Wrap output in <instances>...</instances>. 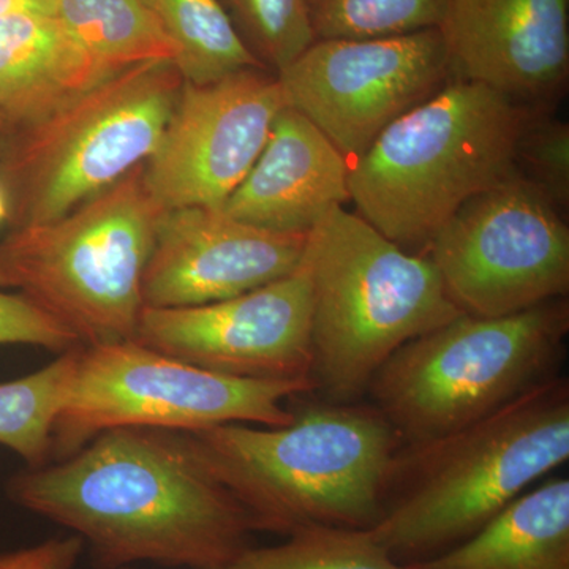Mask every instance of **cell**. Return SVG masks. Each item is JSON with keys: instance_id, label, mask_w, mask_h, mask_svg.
Wrapping results in <instances>:
<instances>
[{"instance_id": "ac0fdd59", "label": "cell", "mask_w": 569, "mask_h": 569, "mask_svg": "<svg viewBox=\"0 0 569 569\" xmlns=\"http://www.w3.org/2000/svg\"><path fill=\"white\" fill-rule=\"evenodd\" d=\"M407 569H569V481L550 478L455 548Z\"/></svg>"}, {"instance_id": "83f0119b", "label": "cell", "mask_w": 569, "mask_h": 569, "mask_svg": "<svg viewBox=\"0 0 569 569\" xmlns=\"http://www.w3.org/2000/svg\"><path fill=\"white\" fill-rule=\"evenodd\" d=\"M59 0H0V20L18 14L56 17Z\"/></svg>"}, {"instance_id": "8fae6325", "label": "cell", "mask_w": 569, "mask_h": 569, "mask_svg": "<svg viewBox=\"0 0 569 569\" xmlns=\"http://www.w3.org/2000/svg\"><path fill=\"white\" fill-rule=\"evenodd\" d=\"M284 104L306 116L347 157L455 78L440 29L362 40H316L277 71Z\"/></svg>"}, {"instance_id": "ba28073f", "label": "cell", "mask_w": 569, "mask_h": 569, "mask_svg": "<svg viewBox=\"0 0 569 569\" xmlns=\"http://www.w3.org/2000/svg\"><path fill=\"white\" fill-rule=\"evenodd\" d=\"M568 331L565 298L507 317L460 313L400 347L367 391L403 445L426 443L552 377Z\"/></svg>"}, {"instance_id": "7a4b0ae2", "label": "cell", "mask_w": 569, "mask_h": 569, "mask_svg": "<svg viewBox=\"0 0 569 569\" xmlns=\"http://www.w3.org/2000/svg\"><path fill=\"white\" fill-rule=\"evenodd\" d=\"M201 456L254 531L370 530L387 507L402 438L377 407L310 403L288 426L192 432Z\"/></svg>"}, {"instance_id": "d4e9b609", "label": "cell", "mask_w": 569, "mask_h": 569, "mask_svg": "<svg viewBox=\"0 0 569 569\" xmlns=\"http://www.w3.org/2000/svg\"><path fill=\"white\" fill-rule=\"evenodd\" d=\"M516 170L538 187L561 212L569 206V126L537 110L530 116L516 148Z\"/></svg>"}, {"instance_id": "5bb4252c", "label": "cell", "mask_w": 569, "mask_h": 569, "mask_svg": "<svg viewBox=\"0 0 569 569\" xmlns=\"http://www.w3.org/2000/svg\"><path fill=\"white\" fill-rule=\"evenodd\" d=\"M307 234L239 222L220 208L190 206L163 213L142 274L144 307L174 309L234 298L293 272Z\"/></svg>"}, {"instance_id": "ffe728a7", "label": "cell", "mask_w": 569, "mask_h": 569, "mask_svg": "<svg viewBox=\"0 0 569 569\" xmlns=\"http://www.w3.org/2000/svg\"><path fill=\"white\" fill-rule=\"evenodd\" d=\"M152 6L174 43V66L183 81L211 84L241 70L264 69L222 0H152Z\"/></svg>"}, {"instance_id": "603a6c76", "label": "cell", "mask_w": 569, "mask_h": 569, "mask_svg": "<svg viewBox=\"0 0 569 569\" xmlns=\"http://www.w3.org/2000/svg\"><path fill=\"white\" fill-rule=\"evenodd\" d=\"M316 40H362L438 28L448 0H307Z\"/></svg>"}, {"instance_id": "f546056e", "label": "cell", "mask_w": 569, "mask_h": 569, "mask_svg": "<svg viewBox=\"0 0 569 569\" xmlns=\"http://www.w3.org/2000/svg\"><path fill=\"white\" fill-rule=\"evenodd\" d=\"M121 569H134V568H121Z\"/></svg>"}, {"instance_id": "9a60e30c", "label": "cell", "mask_w": 569, "mask_h": 569, "mask_svg": "<svg viewBox=\"0 0 569 569\" xmlns=\"http://www.w3.org/2000/svg\"><path fill=\"white\" fill-rule=\"evenodd\" d=\"M452 74L553 110L569 78V0H448L438 26Z\"/></svg>"}, {"instance_id": "f1b7e54d", "label": "cell", "mask_w": 569, "mask_h": 569, "mask_svg": "<svg viewBox=\"0 0 569 569\" xmlns=\"http://www.w3.org/2000/svg\"><path fill=\"white\" fill-rule=\"evenodd\" d=\"M6 219H9V204H7L6 192H3L2 186H0V223Z\"/></svg>"}, {"instance_id": "cb8c5ba5", "label": "cell", "mask_w": 569, "mask_h": 569, "mask_svg": "<svg viewBox=\"0 0 569 569\" xmlns=\"http://www.w3.org/2000/svg\"><path fill=\"white\" fill-rule=\"evenodd\" d=\"M234 28L261 66L277 73L316 41L307 0H223Z\"/></svg>"}, {"instance_id": "4fadbf2b", "label": "cell", "mask_w": 569, "mask_h": 569, "mask_svg": "<svg viewBox=\"0 0 569 569\" xmlns=\"http://www.w3.org/2000/svg\"><path fill=\"white\" fill-rule=\"evenodd\" d=\"M276 73L247 69L211 84L183 81L156 151L144 163L157 203L222 208L263 151L283 108Z\"/></svg>"}, {"instance_id": "3957f363", "label": "cell", "mask_w": 569, "mask_h": 569, "mask_svg": "<svg viewBox=\"0 0 569 569\" xmlns=\"http://www.w3.org/2000/svg\"><path fill=\"white\" fill-rule=\"evenodd\" d=\"M568 459L569 383L552 376L473 425L403 445L370 533L400 565L432 559Z\"/></svg>"}, {"instance_id": "d6986e66", "label": "cell", "mask_w": 569, "mask_h": 569, "mask_svg": "<svg viewBox=\"0 0 569 569\" xmlns=\"http://www.w3.org/2000/svg\"><path fill=\"white\" fill-rule=\"evenodd\" d=\"M56 17L108 73L142 62H174V43L152 0H59Z\"/></svg>"}, {"instance_id": "30bf717a", "label": "cell", "mask_w": 569, "mask_h": 569, "mask_svg": "<svg viewBox=\"0 0 569 569\" xmlns=\"http://www.w3.org/2000/svg\"><path fill=\"white\" fill-rule=\"evenodd\" d=\"M425 254L466 316H512L569 290L563 212L519 173L460 206Z\"/></svg>"}, {"instance_id": "484cf974", "label": "cell", "mask_w": 569, "mask_h": 569, "mask_svg": "<svg viewBox=\"0 0 569 569\" xmlns=\"http://www.w3.org/2000/svg\"><path fill=\"white\" fill-rule=\"evenodd\" d=\"M0 346H33L61 355L81 343L24 296L0 291Z\"/></svg>"}, {"instance_id": "7c38bea8", "label": "cell", "mask_w": 569, "mask_h": 569, "mask_svg": "<svg viewBox=\"0 0 569 569\" xmlns=\"http://www.w3.org/2000/svg\"><path fill=\"white\" fill-rule=\"evenodd\" d=\"M134 340L179 361L252 380H313L312 283L290 274L211 305L144 307Z\"/></svg>"}, {"instance_id": "277c9868", "label": "cell", "mask_w": 569, "mask_h": 569, "mask_svg": "<svg viewBox=\"0 0 569 569\" xmlns=\"http://www.w3.org/2000/svg\"><path fill=\"white\" fill-rule=\"evenodd\" d=\"M537 110L455 77L350 163V201L397 246L425 253L460 206L518 173L516 148Z\"/></svg>"}, {"instance_id": "e0dca14e", "label": "cell", "mask_w": 569, "mask_h": 569, "mask_svg": "<svg viewBox=\"0 0 569 569\" xmlns=\"http://www.w3.org/2000/svg\"><path fill=\"white\" fill-rule=\"evenodd\" d=\"M112 73L58 17L0 20V134L39 121Z\"/></svg>"}, {"instance_id": "52a82bcc", "label": "cell", "mask_w": 569, "mask_h": 569, "mask_svg": "<svg viewBox=\"0 0 569 569\" xmlns=\"http://www.w3.org/2000/svg\"><path fill=\"white\" fill-rule=\"evenodd\" d=\"M182 86L173 61L138 63L0 134L11 228L58 219L148 162Z\"/></svg>"}, {"instance_id": "8992f818", "label": "cell", "mask_w": 569, "mask_h": 569, "mask_svg": "<svg viewBox=\"0 0 569 569\" xmlns=\"http://www.w3.org/2000/svg\"><path fill=\"white\" fill-rule=\"evenodd\" d=\"M164 212L142 163L58 219L11 228L0 241V287L24 296L82 347L134 339L142 274Z\"/></svg>"}, {"instance_id": "6da1fadb", "label": "cell", "mask_w": 569, "mask_h": 569, "mask_svg": "<svg viewBox=\"0 0 569 569\" xmlns=\"http://www.w3.org/2000/svg\"><path fill=\"white\" fill-rule=\"evenodd\" d=\"M18 507L69 530L99 569H220L253 526L189 432L116 427L9 482Z\"/></svg>"}, {"instance_id": "2e32d148", "label": "cell", "mask_w": 569, "mask_h": 569, "mask_svg": "<svg viewBox=\"0 0 569 569\" xmlns=\"http://www.w3.org/2000/svg\"><path fill=\"white\" fill-rule=\"evenodd\" d=\"M350 162L306 116L284 107L263 151L222 211L239 222L284 234H307L350 201Z\"/></svg>"}, {"instance_id": "5b68a950", "label": "cell", "mask_w": 569, "mask_h": 569, "mask_svg": "<svg viewBox=\"0 0 569 569\" xmlns=\"http://www.w3.org/2000/svg\"><path fill=\"white\" fill-rule=\"evenodd\" d=\"M312 283L313 381L331 402H353L400 347L459 317L436 266L346 206L307 233Z\"/></svg>"}, {"instance_id": "9c48e42d", "label": "cell", "mask_w": 569, "mask_h": 569, "mask_svg": "<svg viewBox=\"0 0 569 569\" xmlns=\"http://www.w3.org/2000/svg\"><path fill=\"white\" fill-rule=\"evenodd\" d=\"M313 380H252L187 365L138 340L80 347L54 429L51 460L116 427L200 432L224 425L288 426L291 397Z\"/></svg>"}, {"instance_id": "7402d4cb", "label": "cell", "mask_w": 569, "mask_h": 569, "mask_svg": "<svg viewBox=\"0 0 569 569\" xmlns=\"http://www.w3.org/2000/svg\"><path fill=\"white\" fill-rule=\"evenodd\" d=\"M220 569H407L381 548L370 530L305 527L284 541L246 548Z\"/></svg>"}, {"instance_id": "4316f807", "label": "cell", "mask_w": 569, "mask_h": 569, "mask_svg": "<svg viewBox=\"0 0 569 569\" xmlns=\"http://www.w3.org/2000/svg\"><path fill=\"white\" fill-rule=\"evenodd\" d=\"M86 552L74 535L50 538L9 552H0V569H74Z\"/></svg>"}, {"instance_id": "44dd1931", "label": "cell", "mask_w": 569, "mask_h": 569, "mask_svg": "<svg viewBox=\"0 0 569 569\" xmlns=\"http://www.w3.org/2000/svg\"><path fill=\"white\" fill-rule=\"evenodd\" d=\"M80 347L29 376L0 383V445L29 468L51 462L52 429Z\"/></svg>"}]
</instances>
